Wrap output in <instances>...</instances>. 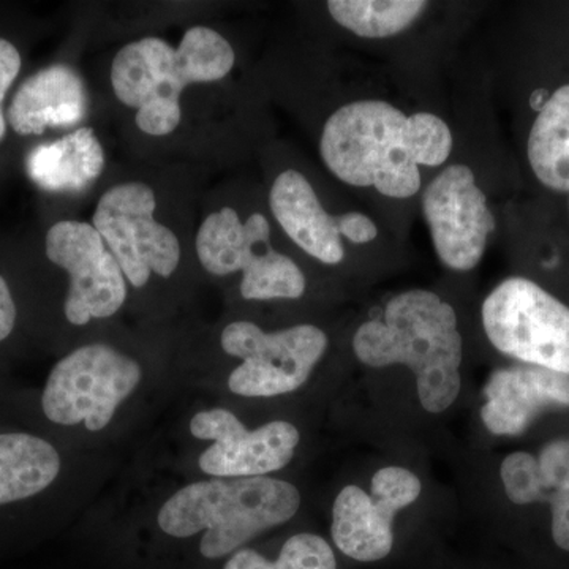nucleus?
<instances>
[{"label": "nucleus", "mask_w": 569, "mask_h": 569, "mask_svg": "<svg viewBox=\"0 0 569 569\" xmlns=\"http://www.w3.org/2000/svg\"><path fill=\"white\" fill-rule=\"evenodd\" d=\"M406 148L418 167H440L452 151L451 130L430 112L407 116Z\"/></svg>", "instance_id": "nucleus-22"}, {"label": "nucleus", "mask_w": 569, "mask_h": 569, "mask_svg": "<svg viewBox=\"0 0 569 569\" xmlns=\"http://www.w3.org/2000/svg\"><path fill=\"white\" fill-rule=\"evenodd\" d=\"M181 400L137 451L157 470L186 478H279L301 448L302 430L290 419L250 425L241 402L203 395Z\"/></svg>", "instance_id": "nucleus-3"}, {"label": "nucleus", "mask_w": 569, "mask_h": 569, "mask_svg": "<svg viewBox=\"0 0 569 569\" xmlns=\"http://www.w3.org/2000/svg\"><path fill=\"white\" fill-rule=\"evenodd\" d=\"M20 321V307L6 277L0 274V346L9 342Z\"/></svg>", "instance_id": "nucleus-27"}, {"label": "nucleus", "mask_w": 569, "mask_h": 569, "mask_svg": "<svg viewBox=\"0 0 569 569\" xmlns=\"http://www.w3.org/2000/svg\"><path fill=\"white\" fill-rule=\"evenodd\" d=\"M500 478L505 493L519 507L541 503L542 478L538 458L527 451H516L507 456L500 467Z\"/></svg>", "instance_id": "nucleus-23"}, {"label": "nucleus", "mask_w": 569, "mask_h": 569, "mask_svg": "<svg viewBox=\"0 0 569 569\" xmlns=\"http://www.w3.org/2000/svg\"><path fill=\"white\" fill-rule=\"evenodd\" d=\"M406 123L407 116L383 100L348 103L325 123L321 159L348 186L373 187L385 197H413L421 173L406 148Z\"/></svg>", "instance_id": "nucleus-8"}, {"label": "nucleus", "mask_w": 569, "mask_h": 569, "mask_svg": "<svg viewBox=\"0 0 569 569\" xmlns=\"http://www.w3.org/2000/svg\"><path fill=\"white\" fill-rule=\"evenodd\" d=\"M182 395L179 356L159 358L86 339L59 356L31 391V415L70 447L119 452Z\"/></svg>", "instance_id": "nucleus-2"}, {"label": "nucleus", "mask_w": 569, "mask_h": 569, "mask_svg": "<svg viewBox=\"0 0 569 569\" xmlns=\"http://www.w3.org/2000/svg\"><path fill=\"white\" fill-rule=\"evenodd\" d=\"M422 211L441 263L455 271L477 268L496 219L473 171L452 164L427 186Z\"/></svg>", "instance_id": "nucleus-14"}, {"label": "nucleus", "mask_w": 569, "mask_h": 569, "mask_svg": "<svg viewBox=\"0 0 569 569\" xmlns=\"http://www.w3.org/2000/svg\"><path fill=\"white\" fill-rule=\"evenodd\" d=\"M527 152L539 181L557 192H569V84L539 108Z\"/></svg>", "instance_id": "nucleus-19"}, {"label": "nucleus", "mask_w": 569, "mask_h": 569, "mask_svg": "<svg viewBox=\"0 0 569 569\" xmlns=\"http://www.w3.org/2000/svg\"><path fill=\"white\" fill-rule=\"evenodd\" d=\"M206 353L179 356L183 395L258 402L302 391L328 351L323 329L298 323L266 331L252 320H231Z\"/></svg>", "instance_id": "nucleus-5"}, {"label": "nucleus", "mask_w": 569, "mask_h": 569, "mask_svg": "<svg viewBox=\"0 0 569 569\" xmlns=\"http://www.w3.org/2000/svg\"><path fill=\"white\" fill-rule=\"evenodd\" d=\"M451 305L427 290L395 296L383 320L359 326L353 337L356 358L383 369L407 366L415 373L419 402L429 413H443L458 400L463 342Z\"/></svg>", "instance_id": "nucleus-6"}, {"label": "nucleus", "mask_w": 569, "mask_h": 569, "mask_svg": "<svg viewBox=\"0 0 569 569\" xmlns=\"http://www.w3.org/2000/svg\"><path fill=\"white\" fill-rule=\"evenodd\" d=\"M198 261L208 274H241L244 301H296L306 295L302 269L271 246V227L263 213L242 220L233 208L209 213L194 242Z\"/></svg>", "instance_id": "nucleus-9"}, {"label": "nucleus", "mask_w": 569, "mask_h": 569, "mask_svg": "<svg viewBox=\"0 0 569 569\" xmlns=\"http://www.w3.org/2000/svg\"><path fill=\"white\" fill-rule=\"evenodd\" d=\"M302 503L288 479L186 478L134 456L82 530L103 569H216L290 523Z\"/></svg>", "instance_id": "nucleus-1"}, {"label": "nucleus", "mask_w": 569, "mask_h": 569, "mask_svg": "<svg viewBox=\"0 0 569 569\" xmlns=\"http://www.w3.org/2000/svg\"><path fill=\"white\" fill-rule=\"evenodd\" d=\"M31 391H18L0 385V422L11 419H32L29 406Z\"/></svg>", "instance_id": "nucleus-28"}, {"label": "nucleus", "mask_w": 569, "mask_h": 569, "mask_svg": "<svg viewBox=\"0 0 569 569\" xmlns=\"http://www.w3.org/2000/svg\"><path fill=\"white\" fill-rule=\"evenodd\" d=\"M234 62L230 41L204 26L186 31L178 48L159 37H144L126 44L112 59V91L119 102L137 110L142 133L164 137L181 123L183 89L223 80Z\"/></svg>", "instance_id": "nucleus-7"}, {"label": "nucleus", "mask_w": 569, "mask_h": 569, "mask_svg": "<svg viewBox=\"0 0 569 569\" xmlns=\"http://www.w3.org/2000/svg\"><path fill=\"white\" fill-rule=\"evenodd\" d=\"M427 6L421 0H331L328 10L337 24L356 36L387 39L410 28Z\"/></svg>", "instance_id": "nucleus-20"}, {"label": "nucleus", "mask_w": 569, "mask_h": 569, "mask_svg": "<svg viewBox=\"0 0 569 569\" xmlns=\"http://www.w3.org/2000/svg\"><path fill=\"white\" fill-rule=\"evenodd\" d=\"M86 111L88 92L80 73L66 63H56L22 82L7 110V123L18 134L31 137L74 126Z\"/></svg>", "instance_id": "nucleus-16"}, {"label": "nucleus", "mask_w": 569, "mask_h": 569, "mask_svg": "<svg viewBox=\"0 0 569 569\" xmlns=\"http://www.w3.org/2000/svg\"><path fill=\"white\" fill-rule=\"evenodd\" d=\"M21 70V54L11 41L0 39V141L7 133V118L3 116L2 104L7 92L17 80Z\"/></svg>", "instance_id": "nucleus-25"}, {"label": "nucleus", "mask_w": 569, "mask_h": 569, "mask_svg": "<svg viewBox=\"0 0 569 569\" xmlns=\"http://www.w3.org/2000/svg\"><path fill=\"white\" fill-rule=\"evenodd\" d=\"M422 485L413 471L403 467L378 470L370 493L359 486H346L332 503L331 538L348 559H387L395 546V519L400 509L413 505Z\"/></svg>", "instance_id": "nucleus-13"}, {"label": "nucleus", "mask_w": 569, "mask_h": 569, "mask_svg": "<svg viewBox=\"0 0 569 569\" xmlns=\"http://www.w3.org/2000/svg\"><path fill=\"white\" fill-rule=\"evenodd\" d=\"M216 569H337L335 549L328 539L313 531H296L269 556L254 542L236 550Z\"/></svg>", "instance_id": "nucleus-21"}, {"label": "nucleus", "mask_w": 569, "mask_h": 569, "mask_svg": "<svg viewBox=\"0 0 569 569\" xmlns=\"http://www.w3.org/2000/svg\"><path fill=\"white\" fill-rule=\"evenodd\" d=\"M340 236L355 244H369L378 236L377 224L361 212H347L337 217Z\"/></svg>", "instance_id": "nucleus-26"}, {"label": "nucleus", "mask_w": 569, "mask_h": 569, "mask_svg": "<svg viewBox=\"0 0 569 569\" xmlns=\"http://www.w3.org/2000/svg\"><path fill=\"white\" fill-rule=\"evenodd\" d=\"M119 452L70 447L31 419L0 422V526L69 522L110 485Z\"/></svg>", "instance_id": "nucleus-4"}, {"label": "nucleus", "mask_w": 569, "mask_h": 569, "mask_svg": "<svg viewBox=\"0 0 569 569\" xmlns=\"http://www.w3.org/2000/svg\"><path fill=\"white\" fill-rule=\"evenodd\" d=\"M552 509V538L560 549L569 552V501L550 507Z\"/></svg>", "instance_id": "nucleus-29"}, {"label": "nucleus", "mask_w": 569, "mask_h": 569, "mask_svg": "<svg viewBox=\"0 0 569 569\" xmlns=\"http://www.w3.org/2000/svg\"><path fill=\"white\" fill-rule=\"evenodd\" d=\"M542 501L550 507L569 501V438L550 441L538 456Z\"/></svg>", "instance_id": "nucleus-24"}, {"label": "nucleus", "mask_w": 569, "mask_h": 569, "mask_svg": "<svg viewBox=\"0 0 569 569\" xmlns=\"http://www.w3.org/2000/svg\"><path fill=\"white\" fill-rule=\"evenodd\" d=\"M44 253L67 276L63 325L86 331L121 316L130 301L129 283L92 223L63 220L52 224L44 239Z\"/></svg>", "instance_id": "nucleus-12"}, {"label": "nucleus", "mask_w": 569, "mask_h": 569, "mask_svg": "<svg viewBox=\"0 0 569 569\" xmlns=\"http://www.w3.org/2000/svg\"><path fill=\"white\" fill-rule=\"evenodd\" d=\"M156 193L148 183L123 182L100 198L92 227L121 266L130 291H144L153 279H173L181 264L178 236L156 219Z\"/></svg>", "instance_id": "nucleus-11"}, {"label": "nucleus", "mask_w": 569, "mask_h": 569, "mask_svg": "<svg viewBox=\"0 0 569 569\" xmlns=\"http://www.w3.org/2000/svg\"><path fill=\"white\" fill-rule=\"evenodd\" d=\"M104 153L91 127L33 149L28 173L48 192H80L102 174Z\"/></svg>", "instance_id": "nucleus-18"}, {"label": "nucleus", "mask_w": 569, "mask_h": 569, "mask_svg": "<svg viewBox=\"0 0 569 569\" xmlns=\"http://www.w3.org/2000/svg\"><path fill=\"white\" fill-rule=\"evenodd\" d=\"M481 317L500 353L569 376V307L545 288L511 277L486 298Z\"/></svg>", "instance_id": "nucleus-10"}, {"label": "nucleus", "mask_w": 569, "mask_h": 569, "mask_svg": "<svg viewBox=\"0 0 569 569\" xmlns=\"http://www.w3.org/2000/svg\"><path fill=\"white\" fill-rule=\"evenodd\" d=\"M272 216L299 249L325 264L346 258L337 217L331 216L306 176L296 170L277 176L269 193Z\"/></svg>", "instance_id": "nucleus-17"}, {"label": "nucleus", "mask_w": 569, "mask_h": 569, "mask_svg": "<svg viewBox=\"0 0 569 569\" xmlns=\"http://www.w3.org/2000/svg\"><path fill=\"white\" fill-rule=\"evenodd\" d=\"M482 395L481 419L490 433L516 437L549 408L569 407V376L537 366L496 370Z\"/></svg>", "instance_id": "nucleus-15"}]
</instances>
